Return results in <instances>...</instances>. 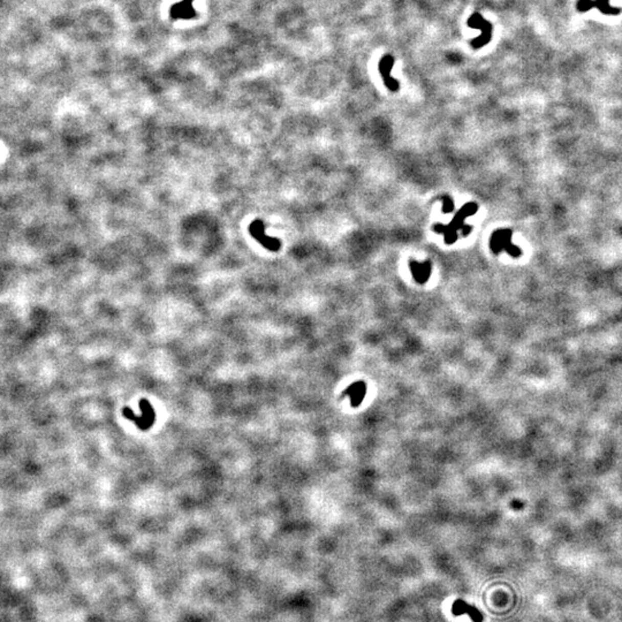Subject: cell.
Masks as SVG:
<instances>
[{
  "label": "cell",
  "instance_id": "obj_1",
  "mask_svg": "<svg viewBox=\"0 0 622 622\" xmlns=\"http://www.w3.org/2000/svg\"><path fill=\"white\" fill-rule=\"evenodd\" d=\"M478 207L476 203L469 202L462 208L459 212L455 214L453 220L450 223V225H441V224H436L433 226V230L439 234H443L446 245H453L457 239V231L462 230L464 227V220L466 217L473 216L477 212Z\"/></svg>",
  "mask_w": 622,
  "mask_h": 622
},
{
  "label": "cell",
  "instance_id": "obj_2",
  "mask_svg": "<svg viewBox=\"0 0 622 622\" xmlns=\"http://www.w3.org/2000/svg\"><path fill=\"white\" fill-rule=\"evenodd\" d=\"M468 26L474 29L481 30V36H478L476 39L472 40V45L474 49H482L484 45H486L491 40L492 37V24L490 21L484 19L479 13H475L468 20Z\"/></svg>",
  "mask_w": 622,
  "mask_h": 622
},
{
  "label": "cell",
  "instance_id": "obj_3",
  "mask_svg": "<svg viewBox=\"0 0 622 622\" xmlns=\"http://www.w3.org/2000/svg\"><path fill=\"white\" fill-rule=\"evenodd\" d=\"M512 232L509 230H499L492 234L490 247L495 254H499L501 250H508L510 255L520 256L521 250L518 247L512 245L510 242Z\"/></svg>",
  "mask_w": 622,
  "mask_h": 622
},
{
  "label": "cell",
  "instance_id": "obj_4",
  "mask_svg": "<svg viewBox=\"0 0 622 622\" xmlns=\"http://www.w3.org/2000/svg\"><path fill=\"white\" fill-rule=\"evenodd\" d=\"M593 7L605 15H617L622 12V8L611 6L610 0H579L576 4L579 12H588Z\"/></svg>",
  "mask_w": 622,
  "mask_h": 622
},
{
  "label": "cell",
  "instance_id": "obj_5",
  "mask_svg": "<svg viewBox=\"0 0 622 622\" xmlns=\"http://www.w3.org/2000/svg\"><path fill=\"white\" fill-rule=\"evenodd\" d=\"M250 233L256 240L260 242L265 248L271 251H278L281 247V242L277 237H271L265 234L264 224L262 220H255L250 226Z\"/></svg>",
  "mask_w": 622,
  "mask_h": 622
},
{
  "label": "cell",
  "instance_id": "obj_6",
  "mask_svg": "<svg viewBox=\"0 0 622 622\" xmlns=\"http://www.w3.org/2000/svg\"><path fill=\"white\" fill-rule=\"evenodd\" d=\"M393 63H394L393 57L391 56V54H386V56L382 59L381 63H379V70H381V74L383 76L384 82H385L387 88L391 91H396L397 89H399V82L393 79V77L390 75Z\"/></svg>",
  "mask_w": 622,
  "mask_h": 622
},
{
  "label": "cell",
  "instance_id": "obj_7",
  "mask_svg": "<svg viewBox=\"0 0 622 622\" xmlns=\"http://www.w3.org/2000/svg\"><path fill=\"white\" fill-rule=\"evenodd\" d=\"M409 266L411 274H413V278L415 279L416 282L419 283V285H424V283L428 282L430 274H431L432 271V265L429 260L424 263H418L415 262V260H411Z\"/></svg>",
  "mask_w": 622,
  "mask_h": 622
},
{
  "label": "cell",
  "instance_id": "obj_8",
  "mask_svg": "<svg viewBox=\"0 0 622 622\" xmlns=\"http://www.w3.org/2000/svg\"><path fill=\"white\" fill-rule=\"evenodd\" d=\"M452 612L454 615H461V614H465L466 613V614L470 615V617H472V620L474 622L483 621L482 613L478 610H476L474 606H470L465 602L461 601V599H457V601H455V603L453 604Z\"/></svg>",
  "mask_w": 622,
  "mask_h": 622
},
{
  "label": "cell",
  "instance_id": "obj_9",
  "mask_svg": "<svg viewBox=\"0 0 622 622\" xmlns=\"http://www.w3.org/2000/svg\"><path fill=\"white\" fill-rule=\"evenodd\" d=\"M453 209H454V203H453V199L450 197V196H443L442 197V212L450 213L453 211Z\"/></svg>",
  "mask_w": 622,
  "mask_h": 622
},
{
  "label": "cell",
  "instance_id": "obj_10",
  "mask_svg": "<svg viewBox=\"0 0 622 622\" xmlns=\"http://www.w3.org/2000/svg\"><path fill=\"white\" fill-rule=\"evenodd\" d=\"M462 230H463V235H464V236H465V235H468V234H469V233H470V232H472V226H468V225H464V227H463V228H462Z\"/></svg>",
  "mask_w": 622,
  "mask_h": 622
}]
</instances>
